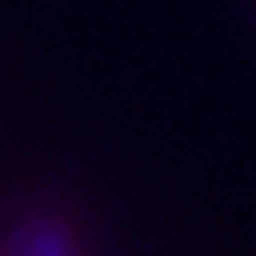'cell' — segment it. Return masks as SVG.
Wrapping results in <instances>:
<instances>
[{"mask_svg":"<svg viewBox=\"0 0 256 256\" xmlns=\"http://www.w3.org/2000/svg\"><path fill=\"white\" fill-rule=\"evenodd\" d=\"M0 256H94L86 225L56 201H28L0 222Z\"/></svg>","mask_w":256,"mask_h":256,"instance_id":"6da1fadb","label":"cell"}]
</instances>
